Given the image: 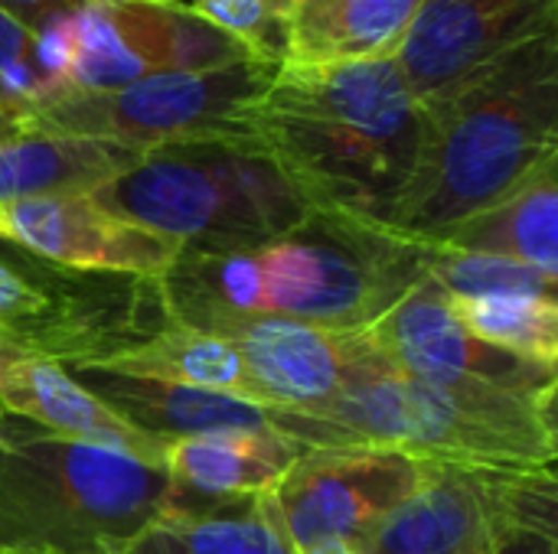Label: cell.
I'll list each match as a JSON object with an SVG mask.
<instances>
[{
    "label": "cell",
    "mask_w": 558,
    "mask_h": 554,
    "mask_svg": "<svg viewBox=\"0 0 558 554\" xmlns=\"http://www.w3.org/2000/svg\"><path fill=\"white\" fill-rule=\"evenodd\" d=\"M124 554H294L265 496L186 506L147 526Z\"/></svg>",
    "instance_id": "7402d4cb"
},
{
    "label": "cell",
    "mask_w": 558,
    "mask_h": 554,
    "mask_svg": "<svg viewBox=\"0 0 558 554\" xmlns=\"http://www.w3.org/2000/svg\"><path fill=\"white\" fill-rule=\"evenodd\" d=\"M52 313L49 294L0 258V330L29 333Z\"/></svg>",
    "instance_id": "4316f807"
},
{
    "label": "cell",
    "mask_w": 558,
    "mask_h": 554,
    "mask_svg": "<svg viewBox=\"0 0 558 554\" xmlns=\"http://www.w3.org/2000/svg\"><path fill=\"white\" fill-rule=\"evenodd\" d=\"M0 408L52 434L114 447L157 467L170 444L108 411L33 333L0 330Z\"/></svg>",
    "instance_id": "5bb4252c"
},
{
    "label": "cell",
    "mask_w": 558,
    "mask_h": 554,
    "mask_svg": "<svg viewBox=\"0 0 558 554\" xmlns=\"http://www.w3.org/2000/svg\"><path fill=\"white\" fill-rule=\"evenodd\" d=\"M49 349V346H46ZM65 366H88L137 379H157L190 389L219 392L262 408V395L239 356V349L209 330L186 327L173 317L154 333L137 340H75L69 346L49 349Z\"/></svg>",
    "instance_id": "2e32d148"
},
{
    "label": "cell",
    "mask_w": 558,
    "mask_h": 554,
    "mask_svg": "<svg viewBox=\"0 0 558 554\" xmlns=\"http://www.w3.org/2000/svg\"><path fill=\"white\" fill-rule=\"evenodd\" d=\"M49 46L59 91H114L154 75L255 59L180 0H88L49 33Z\"/></svg>",
    "instance_id": "ba28073f"
},
{
    "label": "cell",
    "mask_w": 558,
    "mask_h": 554,
    "mask_svg": "<svg viewBox=\"0 0 558 554\" xmlns=\"http://www.w3.org/2000/svg\"><path fill=\"white\" fill-rule=\"evenodd\" d=\"M484 554H558V529L513 522L490 542Z\"/></svg>",
    "instance_id": "f1b7e54d"
},
{
    "label": "cell",
    "mask_w": 558,
    "mask_h": 554,
    "mask_svg": "<svg viewBox=\"0 0 558 554\" xmlns=\"http://www.w3.org/2000/svg\"><path fill=\"white\" fill-rule=\"evenodd\" d=\"M26 131H29V111L0 91V140H10Z\"/></svg>",
    "instance_id": "f546056e"
},
{
    "label": "cell",
    "mask_w": 558,
    "mask_h": 554,
    "mask_svg": "<svg viewBox=\"0 0 558 554\" xmlns=\"http://www.w3.org/2000/svg\"><path fill=\"white\" fill-rule=\"evenodd\" d=\"M513 522L558 529L553 467L432 464L425 483L386 516L363 554H484Z\"/></svg>",
    "instance_id": "9c48e42d"
},
{
    "label": "cell",
    "mask_w": 558,
    "mask_h": 554,
    "mask_svg": "<svg viewBox=\"0 0 558 554\" xmlns=\"http://www.w3.org/2000/svg\"><path fill=\"white\" fill-rule=\"evenodd\" d=\"M199 503L157 464L0 408V552L124 554L147 526Z\"/></svg>",
    "instance_id": "5b68a950"
},
{
    "label": "cell",
    "mask_w": 558,
    "mask_h": 554,
    "mask_svg": "<svg viewBox=\"0 0 558 554\" xmlns=\"http://www.w3.org/2000/svg\"><path fill=\"white\" fill-rule=\"evenodd\" d=\"M92 196L118 219L196 251L271 242L314 209L252 137L154 147Z\"/></svg>",
    "instance_id": "8992f818"
},
{
    "label": "cell",
    "mask_w": 558,
    "mask_h": 554,
    "mask_svg": "<svg viewBox=\"0 0 558 554\" xmlns=\"http://www.w3.org/2000/svg\"><path fill=\"white\" fill-rule=\"evenodd\" d=\"M62 88L49 36L26 29L0 10V91L33 111Z\"/></svg>",
    "instance_id": "d4e9b609"
},
{
    "label": "cell",
    "mask_w": 558,
    "mask_h": 554,
    "mask_svg": "<svg viewBox=\"0 0 558 554\" xmlns=\"http://www.w3.org/2000/svg\"><path fill=\"white\" fill-rule=\"evenodd\" d=\"M268 3H271V7H275V10H278L284 20H291V13H294V10H298L304 0H268Z\"/></svg>",
    "instance_id": "1f68e13d"
},
{
    "label": "cell",
    "mask_w": 558,
    "mask_h": 554,
    "mask_svg": "<svg viewBox=\"0 0 558 554\" xmlns=\"http://www.w3.org/2000/svg\"><path fill=\"white\" fill-rule=\"evenodd\" d=\"M425 242L454 251L510 258L558 278V160H549L497 202Z\"/></svg>",
    "instance_id": "d6986e66"
},
{
    "label": "cell",
    "mask_w": 558,
    "mask_h": 554,
    "mask_svg": "<svg viewBox=\"0 0 558 554\" xmlns=\"http://www.w3.org/2000/svg\"><path fill=\"white\" fill-rule=\"evenodd\" d=\"M265 418L304 447H373L435 464L517 470L556 464V389L435 385L376 356L363 330L333 398L314 408H265Z\"/></svg>",
    "instance_id": "277c9868"
},
{
    "label": "cell",
    "mask_w": 558,
    "mask_h": 554,
    "mask_svg": "<svg viewBox=\"0 0 558 554\" xmlns=\"http://www.w3.org/2000/svg\"><path fill=\"white\" fill-rule=\"evenodd\" d=\"M203 330L239 349L262 408H314L333 398L350 376L360 333H330L275 317H219Z\"/></svg>",
    "instance_id": "9a60e30c"
},
{
    "label": "cell",
    "mask_w": 558,
    "mask_h": 554,
    "mask_svg": "<svg viewBox=\"0 0 558 554\" xmlns=\"http://www.w3.org/2000/svg\"><path fill=\"white\" fill-rule=\"evenodd\" d=\"M88 0H0V10L10 13L16 23H23L33 33L49 36L62 20H69L75 10H82Z\"/></svg>",
    "instance_id": "83f0119b"
},
{
    "label": "cell",
    "mask_w": 558,
    "mask_h": 554,
    "mask_svg": "<svg viewBox=\"0 0 558 554\" xmlns=\"http://www.w3.org/2000/svg\"><path fill=\"white\" fill-rule=\"evenodd\" d=\"M366 346L396 369L435 382H487L513 392L556 389V369L510 356L471 336L448 307V294L425 274L392 310L363 330Z\"/></svg>",
    "instance_id": "8fae6325"
},
{
    "label": "cell",
    "mask_w": 558,
    "mask_h": 554,
    "mask_svg": "<svg viewBox=\"0 0 558 554\" xmlns=\"http://www.w3.org/2000/svg\"><path fill=\"white\" fill-rule=\"evenodd\" d=\"M428 278L448 297H490V294H539L556 297L558 278L526 268L510 258L454 251L428 242Z\"/></svg>",
    "instance_id": "cb8c5ba5"
},
{
    "label": "cell",
    "mask_w": 558,
    "mask_h": 554,
    "mask_svg": "<svg viewBox=\"0 0 558 554\" xmlns=\"http://www.w3.org/2000/svg\"><path fill=\"white\" fill-rule=\"evenodd\" d=\"M0 554H7V552H0Z\"/></svg>",
    "instance_id": "d6a6232c"
},
{
    "label": "cell",
    "mask_w": 558,
    "mask_h": 554,
    "mask_svg": "<svg viewBox=\"0 0 558 554\" xmlns=\"http://www.w3.org/2000/svg\"><path fill=\"white\" fill-rule=\"evenodd\" d=\"M180 3H183V0H180Z\"/></svg>",
    "instance_id": "836d02e7"
},
{
    "label": "cell",
    "mask_w": 558,
    "mask_h": 554,
    "mask_svg": "<svg viewBox=\"0 0 558 554\" xmlns=\"http://www.w3.org/2000/svg\"><path fill=\"white\" fill-rule=\"evenodd\" d=\"M245 131L314 209L389 222L418 150V101L396 59L281 62Z\"/></svg>",
    "instance_id": "7a4b0ae2"
},
{
    "label": "cell",
    "mask_w": 558,
    "mask_h": 554,
    "mask_svg": "<svg viewBox=\"0 0 558 554\" xmlns=\"http://www.w3.org/2000/svg\"><path fill=\"white\" fill-rule=\"evenodd\" d=\"M0 242L43 261L92 274L163 278L183 245L108 212L95 196H46L0 202Z\"/></svg>",
    "instance_id": "7c38bea8"
},
{
    "label": "cell",
    "mask_w": 558,
    "mask_h": 554,
    "mask_svg": "<svg viewBox=\"0 0 558 554\" xmlns=\"http://www.w3.org/2000/svg\"><path fill=\"white\" fill-rule=\"evenodd\" d=\"M301 554H363V549L347 545V542H320V545H314V549H307V552Z\"/></svg>",
    "instance_id": "4dcf8cb0"
},
{
    "label": "cell",
    "mask_w": 558,
    "mask_h": 554,
    "mask_svg": "<svg viewBox=\"0 0 558 554\" xmlns=\"http://www.w3.org/2000/svg\"><path fill=\"white\" fill-rule=\"evenodd\" d=\"M558 160V29L418 98V150L389 212L432 238Z\"/></svg>",
    "instance_id": "3957f363"
},
{
    "label": "cell",
    "mask_w": 558,
    "mask_h": 554,
    "mask_svg": "<svg viewBox=\"0 0 558 554\" xmlns=\"http://www.w3.org/2000/svg\"><path fill=\"white\" fill-rule=\"evenodd\" d=\"M553 29L558 0H418L396 62L418 101Z\"/></svg>",
    "instance_id": "4fadbf2b"
},
{
    "label": "cell",
    "mask_w": 558,
    "mask_h": 554,
    "mask_svg": "<svg viewBox=\"0 0 558 554\" xmlns=\"http://www.w3.org/2000/svg\"><path fill=\"white\" fill-rule=\"evenodd\" d=\"M65 369L108 411H114L131 428L160 441H177L206 431H229V428H268L265 408L219 392L137 379V376L88 369V366H65Z\"/></svg>",
    "instance_id": "ac0fdd59"
},
{
    "label": "cell",
    "mask_w": 558,
    "mask_h": 554,
    "mask_svg": "<svg viewBox=\"0 0 558 554\" xmlns=\"http://www.w3.org/2000/svg\"><path fill=\"white\" fill-rule=\"evenodd\" d=\"M418 0H304L288 20V65L396 59Z\"/></svg>",
    "instance_id": "44dd1931"
},
{
    "label": "cell",
    "mask_w": 558,
    "mask_h": 554,
    "mask_svg": "<svg viewBox=\"0 0 558 554\" xmlns=\"http://www.w3.org/2000/svg\"><path fill=\"white\" fill-rule=\"evenodd\" d=\"M425 274V238L386 222L311 209L301 225L252 248H183L154 284L163 313L196 330L219 317H275L356 333L392 310Z\"/></svg>",
    "instance_id": "6da1fadb"
},
{
    "label": "cell",
    "mask_w": 558,
    "mask_h": 554,
    "mask_svg": "<svg viewBox=\"0 0 558 554\" xmlns=\"http://www.w3.org/2000/svg\"><path fill=\"white\" fill-rule=\"evenodd\" d=\"M458 323L481 343L536 366H558V300L539 294L448 297Z\"/></svg>",
    "instance_id": "603a6c76"
},
{
    "label": "cell",
    "mask_w": 558,
    "mask_h": 554,
    "mask_svg": "<svg viewBox=\"0 0 558 554\" xmlns=\"http://www.w3.org/2000/svg\"><path fill=\"white\" fill-rule=\"evenodd\" d=\"M206 23L242 42L255 59L284 62L288 20L268 0H186Z\"/></svg>",
    "instance_id": "484cf974"
},
{
    "label": "cell",
    "mask_w": 558,
    "mask_h": 554,
    "mask_svg": "<svg viewBox=\"0 0 558 554\" xmlns=\"http://www.w3.org/2000/svg\"><path fill=\"white\" fill-rule=\"evenodd\" d=\"M307 447L268 428H229L177 438L167 444L160 467L186 493L206 500L265 496L298 464Z\"/></svg>",
    "instance_id": "e0dca14e"
},
{
    "label": "cell",
    "mask_w": 558,
    "mask_h": 554,
    "mask_svg": "<svg viewBox=\"0 0 558 554\" xmlns=\"http://www.w3.org/2000/svg\"><path fill=\"white\" fill-rule=\"evenodd\" d=\"M144 153L92 137L26 131L0 140V202L46 196H92Z\"/></svg>",
    "instance_id": "ffe728a7"
},
{
    "label": "cell",
    "mask_w": 558,
    "mask_h": 554,
    "mask_svg": "<svg viewBox=\"0 0 558 554\" xmlns=\"http://www.w3.org/2000/svg\"><path fill=\"white\" fill-rule=\"evenodd\" d=\"M432 464L373 447H307L265 503L294 554L320 542L366 549L386 516L425 483Z\"/></svg>",
    "instance_id": "30bf717a"
},
{
    "label": "cell",
    "mask_w": 558,
    "mask_h": 554,
    "mask_svg": "<svg viewBox=\"0 0 558 554\" xmlns=\"http://www.w3.org/2000/svg\"><path fill=\"white\" fill-rule=\"evenodd\" d=\"M278 62L239 59L203 72L141 78L114 91H59L29 111V131L111 140L131 150L248 137L245 108L265 91Z\"/></svg>",
    "instance_id": "52a82bcc"
}]
</instances>
